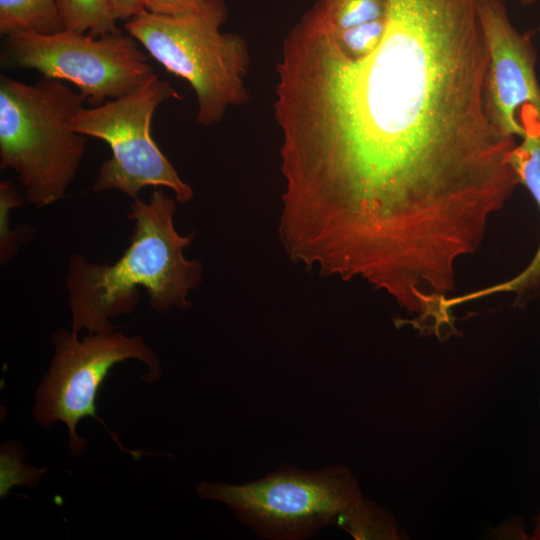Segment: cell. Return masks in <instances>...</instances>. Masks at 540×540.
<instances>
[{
  "instance_id": "11",
  "label": "cell",
  "mask_w": 540,
  "mask_h": 540,
  "mask_svg": "<svg viewBox=\"0 0 540 540\" xmlns=\"http://www.w3.org/2000/svg\"><path fill=\"white\" fill-rule=\"evenodd\" d=\"M64 30L57 0H0V33L52 35Z\"/></svg>"
},
{
  "instance_id": "5",
  "label": "cell",
  "mask_w": 540,
  "mask_h": 540,
  "mask_svg": "<svg viewBox=\"0 0 540 540\" xmlns=\"http://www.w3.org/2000/svg\"><path fill=\"white\" fill-rule=\"evenodd\" d=\"M197 493L226 504L260 536L283 540L308 538L327 525L338 526L362 497L356 478L341 465L318 471L282 466L242 485L202 482Z\"/></svg>"
},
{
  "instance_id": "15",
  "label": "cell",
  "mask_w": 540,
  "mask_h": 540,
  "mask_svg": "<svg viewBox=\"0 0 540 540\" xmlns=\"http://www.w3.org/2000/svg\"><path fill=\"white\" fill-rule=\"evenodd\" d=\"M322 27L346 57L359 59L369 55L381 43L386 30V17L347 29L330 30Z\"/></svg>"
},
{
  "instance_id": "16",
  "label": "cell",
  "mask_w": 540,
  "mask_h": 540,
  "mask_svg": "<svg viewBox=\"0 0 540 540\" xmlns=\"http://www.w3.org/2000/svg\"><path fill=\"white\" fill-rule=\"evenodd\" d=\"M22 449L14 442L6 443L1 449V459L11 463L15 470L6 474H1V497L8 494L10 488L15 484H27L34 487L39 482L43 469H36L23 462Z\"/></svg>"
},
{
  "instance_id": "7",
  "label": "cell",
  "mask_w": 540,
  "mask_h": 540,
  "mask_svg": "<svg viewBox=\"0 0 540 540\" xmlns=\"http://www.w3.org/2000/svg\"><path fill=\"white\" fill-rule=\"evenodd\" d=\"M1 66L31 69L78 88L91 107L119 98L157 76L127 32L100 37L62 30L52 35L5 37Z\"/></svg>"
},
{
  "instance_id": "14",
  "label": "cell",
  "mask_w": 540,
  "mask_h": 540,
  "mask_svg": "<svg viewBox=\"0 0 540 540\" xmlns=\"http://www.w3.org/2000/svg\"><path fill=\"white\" fill-rule=\"evenodd\" d=\"M64 30L100 37L121 31L107 0H57Z\"/></svg>"
},
{
  "instance_id": "8",
  "label": "cell",
  "mask_w": 540,
  "mask_h": 540,
  "mask_svg": "<svg viewBox=\"0 0 540 540\" xmlns=\"http://www.w3.org/2000/svg\"><path fill=\"white\" fill-rule=\"evenodd\" d=\"M51 341L55 352L35 391L33 417L44 428L63 422L68 429L69 453L78 457L86 448V440L77 435L82 418L92 417L109 431L97 416L95 401L113 366L130 359L141 361L148 369L141 378L152 383L159 380L161 365L142 336H127L117 330L87 334L80 340L71 329L62 328Z\"/></svg>"
},
{
  "instance_id": "18",
  "label": "cell",
  "mask_w": 540,
  "mask_h": 540,
  "mask_svg": "<svg viewBox=\"0 0 540 540\" xmlns=\"http://www.w3.org/2000/svg\"><path fill=\"white\" fill-rule=\"evenodd\" d=\"M107 2L116 20L128 21L146 11L144 0H107Z\"/></svg>"
},
{
  "instance_id": "10",
  "label": "cell",
  "mask_w": 540,
  "mask_h": 540,
  "mask_svg": "<svg viewBox=\"0 0 540 540\" xmlns=\"http://www.w3.org/2000/svg\"><path fill=\"white\" fill-rule=\"evenodd\" d=\"M519 145L511 153V164L523 184L532 194L540 211V124L525 130ZM513 292L515 304L521 306L540 295V243L530 264L519 275L505 282L463 296L469 302L487 295Z\"/></svg>"
},
{
  "instance_id": "17",
  "label": "cell",
  "mask_w": 540,
  "mask_h": 540,
  "mask_svg": "<svg viewBox=\"0 0 540 540\" xmlns=\"http://www.w3.org/2000/svg\"><path fill=\"white\" fill-rule=\"evenodd\" d=\"M204 0H144L146 11L168 16H185L198 11Z\"/></svg>"
},
{
  "instance_id": "13",
  "label": "cell",
  "mask_w": 540,
  "mask_h": 540,
  "mask_svg": "<svg viewBox=\"0 0 540 540\" xmlns=\"http://www.w3.org/2000/svg\"><path fill=\"white\" fill-rule=\"evenodd\" d=\"M338 527L357 540L408 538L391 513L363 497L345 513Z\"/></svg>"
},
{
  "instance_id": "4",
  "label": "cell",
  "mask_w": 540,
  "mask_h": 540,
  "mask_svg": "<svg viewBox=\"0 0 540 540\" xmlns=\"http://www.w3.org/2000/svg\"><path fill=\"white\" fill-rule=\"evenodd\" d=\"M227 17L224 0H204L189 15L144 11L124 24L152 58L190 84L198 106L196 122L202 126L219 123L228 108L249 99L248 46L239 34L221 32Z\"/></svg>"
},
{
  "instance_id": "3",
  "label": "cell",
  "mask_w": 540,
  "mask_h": 540,
  "mask_svg": "<svg viewBox=\"0 0 540 540\" xmlns=\"http://www.w3.org/2000/svg\"><path fill=\"white\" fill-rule=\"evenodd\" d=\"M86 99L67 82L42 76L33 84L0 76V168L11 169L25 200L37 207L62 199L86 151L70 120Z\"/></svg>"
},
{
  "instance_id": "1",
  "label": "cell",
  "mask_w": 540,
  "mask_h": 540,
  "mask_svg": "<svg viewBox=\"0 0 540 540\" xmlns=\"http://www.w3.org/2000/svg\"><path fill=\"white\" fill-rule=\"evenodd\" d=\"M386 30L350 59L307 12L284 39L274 103L279 237L343 281L447 284L520 184L516 141L485 105L481 0H386Z\"/></svg>"
},
{
  "instance_id": "12",
  "label": "cell",
  "mask_w": 540,
  "mask_h": 540,
  "mask_svg": "<svg viewBox=\"0 0 540 540\" xmlns=\"http://www.w3.org/2000/svg\"><path fill=\"white\" fill-rule=\"evenodd\" d=\"M330 30L351 28L386 17V0H319L307 11Z\"/></svg>"
},
{
  "instance_id": "6",
  "label": "cell",
  "mask_w": 540,
  "mask_h": 540,
  "mask_svg": "<svg viewBox=\"0 0 540 540\" xmlns=\"http://www.w3.org/2000/svg\"><path fill=\"white\" fill-rule=\"evenodd\" d=\"M182 96L158 76L139 88L105 103L83 108L70 120V128L106 142L110 159L103 161L92 185L93 192L120 191L138 198L147 187H167L177 201L193 198V190L162 153L151 136V121L158 106Z\"/></svg>"
},
{
  "instance_id": "19",
  "label": "cell",
  "mask_w": 540,
  "mask_h": 540,
  "mask_svg": "<svg viewBox=\"0 0 540 540\" xmlns=\"http://www.w3.org/2000/svg\"><path fill=\"white\" fill-rule=\"evenodd\" d=\"M535 527L531 536L533 540H540V513L534 518Z\"/></svg>"
},
{
  "instance_id": "21",
  "label": "cell",
  "mask_w": 540,
  "mask_h": 540,
  "mask_svg": "<svg viewBox=\"0 0 540 540\" xmlns=\"http://www.w3.org/2000/svg\"><path fill=\"white\" fill-rule=\"evenodd\" d=\"M539 408H540V400H539Z\"/></svg>"
},
{
  "instance_id": "9",
  "label": "cell",
  "mask_w": 540,
  "mask_h": 540,
  "mask_svg": "<svg viewBox=\"0 0 540 540\" xmlns=\"http://www.w3.org/2000/svg\"><path fill=\"white\" fill-rule=\"evenodd\" d=\"M479 16L489 50L485 105L491 122L508 137L540 124L536 52L511 24L502 0H481Z\"/></svg>"
},
{
  "instance_id": "20",
  "label": "cell",
  "mask_w": 540,
  "mask_h": 540,
  "mask_svg": "<svg viewBox=\"0 0 540 540\" xmlns=\"http://www.w3.org/2000/svg\"><path fill=\"white\" fill-rule=\"evenodd\" d=\"M535 0H520L521 4L523 5H529L531 4L532 2H534Z\"/></svg>"
},
{
  "instance_id": "2",
  "label": "cell",
  "mask_w": 540,
  "mask_h": 540,
  "mask_svg": "<svg viewBox=\"0 0 540 540\" xmlns=\"http://www.w3.org/2000/svg\"><path fill=\"white\" fill-rule=\"evenodd\" d=\"M176 201L161 187L148 201L133 199L127 217L134 221V232L114 263H91L81 254L70 257L65 283L75 334L117 330L110 319L133 312L139 287L155 312L190 307L188 296L201 282L203 267L184 256L191 237L175 229Z\"/></svg>"
}]
</instances>
